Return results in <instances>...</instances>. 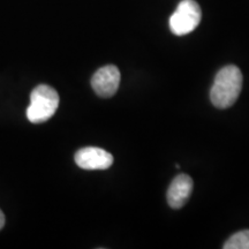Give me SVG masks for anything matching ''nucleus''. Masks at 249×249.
<instances>
[{
    "label": "nucleus",
    "mask_w": 249,
    "mask_h": 249,
    "mask_svg": "<svg viewBox=\"0 0 249 249\" xmlns=\"http://www.w3.org/2000/svg\"><path fill=\"white\" fill-rule=\"evenodd\" d=\"M75 163L83 170H107L113 164V156L104 149L87 147L76 152Z\"/></svg>",
    "instance_id": "nucleus-5"
},
{
    "label": "nucleus",
    "mask_w": 249,
    "mask_h": 249,
    "mask_svg": "<svg viewBox=\"0 0 249 249\" xmlns=\"http://www.w3.org/2000/svg\"><path fill=\"white\" fill-rule=\"evenodd\" d=\"M120 71L114 65H107L96 71L91 77V87L99 97L110 98L116 95L120 85Z\"/></svg>",
    "instance_id": "nucleus-4"
},
{
    "label": "nucleus",
    "mask_w": 249,
    "mask_h": 249,
    "mask_svg": "<svg viewBox=\"0 0 249 249\" xmlns=\"http://www.w3.org/2000/svg\"><path fill=\"white\" fill-rule=\"evenodd\" d=\"M202 11L195 0H182L170 18V29L174 35L185 36L194 31L201 22Z\"/></svg>",
    "instance_id": "nucleus-3"
},
{
    "label": "nucleus",
    "mask_w": 249,
    "mask_h": 249,
    "mask_svg": "<svg viewBox=\"0 0 249 249\" xmlns=\"http://www.w3.org/2000/svg\"><path fill=\"white\" fill-rule=\"evenodd\" d=\"M193 191V179L187 174H179L167 189V203L172 209H180L189 200Z\"/></svg>",
    "instance_id": "nucleus-6"
},
{
    "label": "nucleus",
    "mask_w": 249,
    "mask_h": 249,
    "mask_svg": "<svg viewBox=\"0 0 249 249\" xmlns=\"http://www.w3.org/2000/svg\"><path fill=\"white\" fill-rule=\"evenodd\" d=\"M224 249H249V230H244L230 236L223 246Z\"/></svg>",
    "instance_id": "nucleus-7"
},
{
    "label": "nucleus",
    "mask_w": 249,
    "mask_h": 249,
    "mask_svg": "<svg viewBox=\"0 0 249 249\" xmlns=\"http://www.w3.org/2000/svg\"><path fill=\"white\" fill-rule=\"evenodd\" d=\"M4 225H5V214L1 210H0V230L4 227Z\"/></svg>",
    "instance_id": "nucleus-8"
},
{
    "label": "nucleus",
    "mask_w": 249,
    "mask_h": 249,
    "mask_svg": "<svg viewBox=\"0 0 249 249\" xmlns=\"http://www.w3.org/2000/svg\"><path fill=\"white\" fill-rule=\"evenodd\" d=\"M59 107V95L52 87L37 86L30 95V105L27 108V118L33 124L48 121Z\"/></svg>",
    "instance_id": "nucleus-2"
},
{
    "label": "nucleus",
    "mask_w": 249,
    "mask_h": 249,
    "mask_svg": "<svg viewBox=\"0 0 249 249\" xmlns=\"http://www.w3.org/2000/svg\"><path fill=\"white\" fill-rule=\"evenodd\" d=\"M241 71L234 65L223 67L214 77L210 90V101L217 108H229L233 107L242 90Z\"/></svg>",
    "instance_id": "nucleus-1"
}]
</instances>
